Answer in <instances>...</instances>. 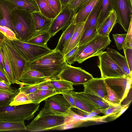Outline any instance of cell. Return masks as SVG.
<instances>
[{
    "label": "cell",
    "instance_id": "b9f144b4",
    "mask_svg": "<svg viewBox=\"0 0 132 132\" xmlns=\"http://www.w3.org/2000/svg\"><path fill=\"white\" fill-rule=\"evenodd\" d=\"M117 23V16L114 11L113 9L108 16L107 20L108 32L109 34Z\"/></svg>",
    "mask_w": 132,
    "mask_h": 132
},
{
    "label": "cell",
    "instance_id": "681fc988",
    "mask_svg": "<svg viewBox=\"0 0 132 132\" xmlns=\"http://www.w3.org/2000/svg\"><path fill=\"white\" fill-rule=\"evenodd\" d=\"M38 89L44 90H54V88L51 82L50 79L38 84Z\"/></svg>",
    "mask_w": 132,
    "mask_h": 132
},
{
    "label": "cell",
    "instance_id": "5bb4252c",
    "mask_svg": "<svg viewBox=\"0 0 132 132\" xmlns=\"http://www.w3.org/2000/svg\"><path fill=\"white\" fill-rule=\"evenodd\" d=\"M104 78H94L83 85V92L100 97L106 101L108 93L104 84Z\"/></svg>",
    "mask_w": 132,
    "mask_h": 132
},
{
    "label": "cell",
    "instance_id": "d6a6232c",
    "mask_svg": "<svg viewBox=\"0 0 132 132\" xmlns=\"http://www.w3.org/2000/svg\"><path fill=\"white\" fill-rule=\"evenodd\" d=\"M28 95L24 93L19 92L10 103V106H18L32 103Z\"/></svg>",
    "mask_w": 132,
    "mask_h": 132
},
{
    "label": "cell",
    "instance_id": "8fae6325",
    "mask_svg": "<svg viewBox=\"0 0 132 132\" xmlns=\"http://www.w3.org/2000/svg\"><path fill=\"white\" fill-rule=\"evenodd\" d=\"M76 13L75 10L69 8L67 4L62 7L60 12L53 19L48 30L51 37L73 23Z\"/></svg>",
    "mask_w": 132,
    "mask_h": 132
},
{
    "label": "cell",
    "instance_id": "f5cc1de1",
    "mask_svg": "<svg viewBox=\"0 0 132 132\" xmlns=\"http://www.w3.org/2000/svg\"><path fill=\"white\" fill-rule=\"evenodd\" d=\"M129 105L115 112L110 114L108 117H110L111 120H114L119 117L127 109Z\"/></svg>",
    "mask_w": 132,
    "mask_h": 132
},
{
    "label": "cell",
    "instance_id": "52a82bcc",
    "mask_svg": "<svg viewBox=\"0 0 132 132\" xmlns=\"http://www.w3.org/2000/svg\"><path fill=\"white\" fill-rule=\"evenodd\" d=\"M98 56L97 66L100 71L101 78L115 77L127 75L106 51H104Z\"/></svg>",
    "mask_w": 132,
    "mask_h": 132
},
{
    "label": "cell",
    "instance_id": "9c48e42d",
    "mask_svg": "<svg viewBox=\"0 0 132 132\" xmlns=\"http://www.w3.org/2000/svg\"><path fill=\"white\" fill-rule=\"evenodd\" d=\"M118 22L127 32L132 19V3L130 0H112Z\"/></svg>",
    "mask_w": 132,
    "mask_h": 132
},
{
    "label": "cell",
    "instance_id": "db71d44e",
    "mask_svg": "<svg viewBox=\"0 0 132 132\" xmlns=\"http://www.w3.org/2000/svg\"><path fill=\"white\" fill-rule=\"evenodd\" d=\"M0 81H3L10 86L11 84L4 70L0 67Z\"/></svg>",
    "mask_w": 132,
    "mask_h": 132
},
{
    "label": "cell",
    "instance_id": "7c38bea8",
    "mask_svg": "<svg viewBox=\"0 0 132 132\" xmlns=\"http://www.w3.org/2000/svg\"><path fill=\"white\" fill-rule=\"evenodd\" d=\"M44 101L45 104L42 109L46 112L66 117L69 110L71 108L70 104L62 94H54Z\"/></svg>",
    "mask_w": 132,
    "mask_h": 132
},
{
    "label": "cell",
    "instance_id": "74e56055",
    "mask_svg": "<svg viewBox=\"0 0 132 132\" xmlns=\"http://www.w3.org/2000/svg\"><path fill=\"white\" fill-rule=\"evenodd\" d=\"M84 122L82 121L77 120H68L64 123L54 127L51 130H64L76 128L80 126Z\"/></svg>",
    "mask_w": 132,
    "mask_h": 132
},
{
    "label": "cell",
    "instance_id": "836d02e7",
    "mask_svg": "<svg viewBox=\"0 0 132 132\" xmlns=\"http://www.w3.org/2000/svg\"><path fill=\"white\" fill-rule=\"evenodd\" d=\"M97 34V29L91 28L82 32L78 46L85 44L93 39Z\"/></svg>",
    "mask_w": 132,
    "mask_h": 132
},
{
    "label": "cell",
    "instance_id": "f907efd6",
    "mask_svg": "<svg viewBox=\"0 0 132 132\" xmlns=\"http://www.w3.org/2000/svg\"><path fill=\"white\" fill-rule=\"evenodd\" d=\"M62 94L70 104L71 108H77L73 97L70 93V91L63 92Z\"/></svg>",
    "mask_w": 132,
    "mask_h": 132
},
{
    "label": "cell",
    "instance_id": "484cf974",
    "mask_svg": "<svg viewBox=\"0 0 132 132\" xmlns=\"http://www.w3.org/2000/svg\"><path fill=\"white\" fill-rule=\"evenodd\" d=\"M19 8L24 10L30 13L39 11L35 0H9Z\"/></svg>",
    "mask_w": 132,
    "mask_h": 132
},
{
    "label": "cell",
    "instance_id": "ab89813d",
    "mask_svg": "<svg viewBox=\"0 0 132 132\" xmlns=\"http://www.w3.org/2000/svg\"><path fill=\"white\" fill-rule=\"evenodd\" d=\"M126 35L127 33L112 34L116 45L119 50L122 49Z\"/></svg>",
    "mask_w": 132,
    "mask_h": 132
},
{
    "label": "cell",
    "instance_id": "7a4b0ae2",
    "mask_svg": "<svg viewBox=\"0 0 132 132\" xmlns=\"http://www.w3.org/2000/svg\"><path fill=\"white\" fill-rule=\"evenodd\" d=\"M11 18L16 38L18 40L27 42L35 32L31 13L16 8L12 11Z\"/></svg>",
    "mask_w": 132,
    "mask_h": 132
},
{
    "label": "cell",
    "instance_id": "d590c367",
    "mask_svg": "<svg viewBox=\"0 0 132 132\" xmlns=\"http://www.w3.org/2000/svg\"><path fill=\"white\" fill-rule=\"evenodd\" d=\"M18 93H13L0 89V107L9 105Z\"/></svg>",
    "mask_w": 132,
    "mask_h": 132
},
{
    "label": "cell",
    "instance_id": "f546056e",
    "mask_svg": "<svg viewBox=\"0 0 132 132\" xmlns=\"http://www.w3.org/2000/svg\"><path fill=\"white\" fill-rule=\"evenodd\" d=\"M112 9V0H102L101 8L98 20L97 27L108 16Z\"/></svg>",
    "mask_w": 132,
    "mask_h": 132
},
{
    "label": "cell",
    "instance_id": "7dc6e473",
    "mask_svg": "<svg viewBox=\"0 0 132 132\" xmlns=\"http://www.w3.org/2000/svg\"><path fill=\"white\" fill-rule=\"evenodd\" d=\"M0 31L8 39L11 40H18L14 33L8 28L0 26Z\"/></svg>",
    "mask_w": 132,
    "mask_h": 132
},
{
    "label": "cell",
    "instance_id": "603a6c76",
    "mask_svg": "<svg viewBox=\"0 0 132 132\" xmlns=\"http://www.w3.org/2000/svg\"><path fill=\"white\" fill-rule=\"evenodd\" d=\"M102 0H100L94 7L85 23L83 32L91 28L97 29L98 20L100 12Z\"/></svg>",
    "mask_w": 132,
    "mask_h": 132
},
{
    "label": "cell",
    "instance_id": "e0dca14e",
    "mask_svg": "<svg viewBox=\"0 0 132 132\" xmlns=\"http://www.w3.org/2000/svg\"><path fill=\"white\" fill-rule=\"evenodd\" d=\"M70 92L93 105L96 108L104 109L109 106V104L102 98L95 95L84 92H76L71 90Z\"/></svg>",
    "mask_w": 132,
    "mask_h": 132
},
{
    "label": "cell",
    "instance_id": "e575fe53",
    "mask_svg": "<svg viewBox=\"0 0 132 132\" xmlns=\"http://www.w3.org/2000/svg\"><path fill=\"white\" fill-rule=\"evenodd\" d=\"M104 84L108 93L106 102L109 105H121V102L116 93L109 87L105 81Z\"/></svg>",
    "mask_w": 132,
    "mask_h": 132
},
{
    "label": "cell",
    "instance_id": "f35d334b",
    "mask_svg": "<svg viewBox=\"0 0 132 132\" xmlns=\"http://www.w3.org/2000/svg\"><path fill=\"white\" fill-rule=\"evenodd\" d=\"M38 84L31 85L22 82L18 88L19 92H23L28 95L32 93L38 89Z\"/></svg>",
    "mask_w": 132,
    "mask_h": 132
},
{
    "label": "cell",
    "instance_id": "680465c9",
    "mask_svg": "<svg viewBox=\"0 0 132 132\" xmlns=\"http://www.w3.org/2000/svg\"><path fill=\"white\" fill-rule=\"evenodd\" d=\"M90 0H84L79 5L78 7L76 10V12L79 9L81 8L87 2L89 1Z\"/></svg>",
    "mask_w": 132,
    "mask_h": 132
},
{
    "label": "cell",
    "instance_id": "bcb514c9",
    "mask_svg": "<svg viewBox=\"0 0 132 132\" xmlns=\"http://www.w3.org/2000/svg\"><path fill=\"white\" fill-rule=\"evenodd\" d=\"M108 17L97 29V34L103 36H108L109 35L107 24Z\"/></svg>",
    "mask_w": 132,
    "mask_h": 132
},
{
    "label": "cell",
    "instance_id": "9a60e30c",
    "mask_svg": "<svg viewBox=\"0 0 132 132\" xmlns=\"http://www.w3.org/2000/svg\"><path fill=\"white\" fill-rule=\"evenodd\" d=\"M16 8L17 6L9 0H0V26L8 28L14 33L11 17L12 11Z\"/></svg>",
    "mask_w": 132,
    "mask_h": 132
},
{
    "label": "cell",
    "instance_id": "277c9868",
    "mask_svg": "<svg viewBox=\"0 0 132 132\" xmlns=\"http://www.w3.org/2000/svg\"><path fill=\"white\" fill-rule=\"evenodd\" d=\"M111 42L109 36L104 37L97 34L89 42L78 46L75 61L81 63L90 57L98 56L104 52Z\"/></svg>",
    "mask_w": 132,
    "mask_h": 132
},
{
    "label": "cell",
    "instance_id": "d4e9b609",
    "mask_svg": "<svg viewBox=\"0 0 132 132\" xmlns=\"http://www.w3.org/2000/svg\"><path fill=\"white\" fill-rule=\"evenodd\" d=\"M26 130L24 121H0V132Z\"/></svg>",
    "mask_w": 132,
    "mask_h": 132
},
{
    "label": "cell",
    "instance_id": "ffe728a7",
    "mask_svg": "<svg viewBox=\"0 0 132 132\" xmlns=\"http://www.w3.org/2000/svg\"><path fill=\"white\" fill-rule=\"evenodd\" d=\"M2 49L4 56V68L11 84L20 85L22 82L16 80L12 66L9 57L7 47L4 40L2 44Z\"/></svg>",
    "mask_w": 132,
    "mask_h": 132
},
{
    "label": "cell",
    "instance_id": "6f0895ef",
    "mask_svg": "<svg viewBox=\"0 0 132 132\" xmlns=\"http://www.w3.org/2000/svg\"><path fill=\"white\" fill-rule=\"evenodd\" d=\"M2 44L0 45V67L4 69V56L2 47Z\"/></svg>",
    "mask_w": 132,
    "mask_h": 132
},
{
    "label": "cell",
    "instance_id": "5b68a950",
    "mask_svg": "<svg viewBox=\"0 0 132 132\" xmlns=\"http://www.w3.org/2000/svg\"><path fill=\"white\" fill-rule=\"evenodd\" d=\"M67 120L65 116L47 112L42 109L36 117L26 126V130L37 132L51 130L64 123Z\"/></svg>",
    "mask_w": 132,
    "mask_h": 132
},
{
    "label": "cell",
    "instance_id": "7402d4cb",
    "mask_svg": "<svg viewBox=\"0 0 132 132\" xmlns=\"http://www.w3.org/2000/svg\"><path fill=\"white\" fill-rule=\"evenodd\" d=\"M106 52L127 75L132 74V73L130 72L125 56L115 49L110 47L107 48Z\"/></svg>",
    "mask_w": 132,
    "mask_h": 132
},
{
    "label": "cell",
    "instance_id": "60d3db41",
    "mask_svg": "<svg viewBox=\"0 0 132 132\" xmlns=\"http://www.w3.org/2000/svg\"><path fill=\"white\" fill-rule=\"evenodd\" d=\"M130 103V102L129 101L127 104L123 105H109L107 108L100 109L101 113L103 114L105 116L110 115L123 108L129 105Z\"/></svg>",
    "mask_w": 132,
    "mask_h": 132
},
{
    "label": "cell",
    "instance_id": "4fadbf2b",
    "mask_svg": "<svg viewBox=\"0 0 132 132\" xmlns=\"http://www.w3.org/2000/svg\"><path fill=\"white\" fill-rule=\"evenodd\" d=\"M4 41L16 80L20 81L27 68V62L19 54L6 38Z\"/></svg>",
    "mask_w": 132,
    "mask_h": 132
},
{
    "label": "cell",
    "instance_id": "ac0fdd59",
    "mask_svg": "<svg viewBox=\"0 0 132 132\" xmlns=\"http://www.w3.org/2000/svg\"><path fill=\"white\" fill-rule=\"evenodd\" d=\"M100 0H90L78 10L74 16L73 23L77 24L86 21L92 11Z\"/></svg>",
    "mask_w": 132,
    "mask_h": 132
},
{
    "label": "cell",
    "instance_id": "8d00e7d4",
    "mask_svg": "<svg viewBox=\"0 0 132 132\" xmlns=\"http://www.w3.org/2000/svg\"><path fill=\"white\" fill-rule=\"evenodd\" d=\"M74 112L81 116L88 119L89 121H93L96 122H106L105 119L108 117L109 115H104L101 116L97 115L93 117L85 113L83 111L77 108H71Z\"/></svg>",
    "mask_w": 132,
    "mask_h": 132
},
{
    "label": "cell",
    "instance_id": "91938a15",
    "mask_svg": "<svg viewBox=\"0 0 132 132\" xmlns=\"http://www.w3.org/2000/svg\"><path fill=\"white\" fill-rule=\"evenodd\" d=\"M6 38V37L0 31V45Z\"/></svg>",
    "mask_w": 132,
    "mask_h": 132
},
{
    "label": "cell",
    "instance_id": "c3c4849f",
    "mask_svg": "<svg viewBox=\"0 0 132 132\" xmlns=\"http://www.w3.org/2000/svg\"><path fill=\"white\" fill-rule=\"evenodd\" d=\"M123 47L132 48V19L130 21Z\"/></svg>",
    "mask_w": 132,
    "mask_h": 132
},
{
    "label": "cell",
    "instance_id": "94428289",
    "mask_svg": "<svg viewBox=\"0 0 132 132\" xmlns=\"http://www.w3.org/2000/svg\"><path fill=\"white\" fill-rule=\"evenodd\" d=\"M62 6V7L66 5L70 0H60Z\"/></svg>",
    "mask_w": 132,
    "mask_h": 132
},
{
    "label": "cell",
    "instance_id": "ba28073f",
    "mask_svg": "<svg viewBox=\"0 0 132 132\" xmlns=\"http://www.w3.org/2000/svg\"><path fill=\"white\" fill-rule=\"evenodd\" d=\"M93 78L91 74L81 68L72 66L67 63L59 77V78L75 85H83Z\"/></svg>",
    "mask_w": 132,
    "mask_h": 132
},
{
    "label": "cell",
    "instance_id": "ee69618b",
    "mask_svg": "<svg viewBox=\"0 0 132 132\" xmlns=\"http://www.w3.org/2000/svg\"><path fill=\"white\" fill-rule=\"evenodd\" d=\"M49 5L57 15L61 12L62 6L60 0H46Z\"/></svg>",
    "mask_w": 132,
    "mask_h": 132
},
{
    "label": "cell",
    "instance_id": "6125c7cd",
    "mask_svg": "<svg viewBox=\"0 0 132 132\" xmlns=\"http://www.w3.org/2000/svg\"><path fill=\"white\" fill-rule=\"evenodd\" d=\"M130 1L132 3V0H130Z\"/></svg>",
    "mask_w": 132,
    "mask_h": 132
},
{
    "label": "cell",
    "instance_id": "4316f807",
    "mask_svg": "<svg viewBox=\"0 0 132 132\" xmlns=\"http://www.w3.org/2000/svg\"><path fill=\"white\" fill-rule=\"evenodd\" d=\"M54 90L57 93H60L73 90L74 88L72 84L66 80L59 78L50 79Z\"/></svg>",
    "mask_w": 132,
    "mask_h": 132
},
{
    "label": "cell",
    "instance_id": "30bf717a",
    "mask_svg": "<svg viewBox=\"0 0 132 132\" xmlns=\"http://www.w3.org/2000/svg\"><path fill=\"white\" fill-rule=\"evenodd\" d=\"M104 80L109 87L116 93L121 102L127 97L131 87L132 75L105 78Z\"/></svg>",
    "mask_w": 132,
    "mask_h": 132
},
{
    "label": "cell",
    "instance_id": "8992f818",
    "mask_svg": "<svg viewBox=\"0 0 132 132\" xmlns=\"http://www.w3.org/2000/svg\"><path fill=\"white\" fill-rule=\"evenodd\" d=\"M10 40L15 49L27 62L34 61L53 50L47 45L41 46L19 40Z\"/></svg>",
    "mask_w": 132,
    "mask_h": 132
},
{
    "label": "cell",
    "instance_id": "cb8c5ba5",
    "mask_svg": "<svg viewBox=\"0 0 132 132\" xmlns=\"http://www.w3.org/2000/svg\"><path fill=\"white\" fill-rule=\"evenodd\" d=\"M85 21L76 24L74 31L64 54V55L75 47L78 46V44L83 32Z\"/></svg>",
    "mask_w": 132,
    "mask_h": 132
},
{
    "label": "cell",
    "instance_id": "83f0119b",
    "mask_svg": "<svg viewBox=\"0 0 132 132\" xmlns=\"http://www.w3.org/2000/svg\"><path fill=\"white\" fill-rule=\"evenodd\" d=\"M56 94L58 93L54 90L38 89L28 95L32 103L39 104L49 97Z\"/></svg>",
    "mask_w": 132,
    "mask_h": 132
},
{
    "label": "cell",
    "instance_id": "816d5d0a",
    "mask_svg": "<svg viewBox=\"0 0 132 132\" xmlns=\"http://www.w3.org/2000/svg\"><path fill=\"white\" fill-rule=\"evenodd\" d=\"M0 89L6 91L13 93H18V89L15 87H12L6 84L3 81H0Z\"/></svg>",
    "mask_w": 132,
    "mask_h": 132
},
{
    "label": "cell",
    "instance_id": "f1b7e54d",
    "mask_svg": "<svg viewBox=\"0 0 132 132\" xmlns=\"http://www.w3.org/2000/svg\"><path fill=\"white\" fill-rule=\"evenodd\" d=\"M51 37L48 31L35 32L27 42L39 46H46Z\"/></svg>",
    "mask_w": 132,
    "mask_h": 132
},
{
    "label": "cell",
    "instance_id": "6da1fadb",
    "mask_svg": "<svg viewBox=\"0 0 132 132\" xmlns=\"http://www.w3.org/2000/svg\"><path fill=\"white\" fill-rule=\"evenodd\" d=\"M67 63L64 54L54 49L34 61L27 62V67L40 72L47 78H59Z\"/></svg>",
    "mask_w": 132,
    "mask_h": 132
},
{
    "label": "cell",
    "instance_id": "d6986e66",
    "mask_svg": "<svg viewBox=\"0 0 132 132\" xmlns=\"http://www.w3.org/2000/svg\"><path fill=\"white\" fill-rule=\"evenodd\" d=\"M76 26V24L72 23L67 27L60 38L55 50L60 51L64 54Z\"/></svg>",
    "mask_w": 132,
    "mask_h": 132
},
{
    "label": "cell",
    "instance_id": "4dcf8cb0",
    "mask_svg": "<svg viewBox=\"0 0 132 132\" xmlns=\"http://www.w3.org/2000/svg\"><path fill=\"white\" fill-rule=\"evenodd\" d=\"M41 13L47 18L53 19L57 16L46 0H35Z\"/></svg>",
    "mask_w": 132,
    "mask_h": 132
},
{
    "label": "cell",
    "instance_id": "7bdbcfd3",
    "mask_svg": "<svg viewBox=\"0 0 132 132\" xmlns=\"http://www.w3.org/2000/svg\"><path fill=\"white\" fill-rule=\"evenodd\" d=\"M78 49V46H76L64 55L65 59L67 63L70 65L74 63Z\"/></svg>",
    "mask_w": 132,
    "mask_h": 132
},
{
    "label": "cell",
    "instance_id": "1f68e13d",
    "mask_svg": "<svg viewBox=\"0 0 132 132\" xmlns=\"http://www.w3.org/2000/svg\"><path fill=\"white\" fill-rule=\"evenodd\" d=\"M70 93L73 97L76 106L77 108L86 112H90L95 109L96 108L93 105L80 98Z\"/></svg>",
    "mask_w": 132,
    "mask_h": 132
},
{
    "label": "cell",
    "instance_id": "9f6ffc18",
    "mask_svg": "<svg viewBox=\"0 0 132 132\" xmlns=\"http://www.w3.org/2000/svg\"><path fill=\"white\" fill-rule=\"evenodd\" d=\"M84 113L90 116L95 117L97 116L101 113L100 109L96 108L90 112H87L84 111Z\"/></svg>",
    "mask_w": 132,
    "mask_h": 132
},
{
    "label": "cell",
    "instance_id": "11a10c76",
    "mask_svg": "<svg viewBox=\"0 0 132 132\" xmlns=\"http://www.w3.org/2000/svg\"><path fill=\"white\" fill-rule=\"evenodd\" d=\"M84 0H70L67 4L70 9L75 10H76Z\"/></svg>",
    "mask_w": 132,
    "mask_h": 132
},
{
    "label": "cell",
    "instance_id": "f6af8a7d",
    "mask_svg": "<svg viewBox=\"0 0 132 132\" xmlns=\"http://www.w3.org/2000/svg\"><path fill=\"white\" fill-rule=\"evenodd\" d=\"M130 72L132 73V48L123 47V49Z\"/></svg>",
    "mask_w": 132,
    "mask_h": 132
},
{
    "label": "cell",
    "instance_id": "3957f363",
    "mask_svg": "<svg viewBox=\"0 0 132 132\" xmlns=\"http://www.w3.org/2000/svg\"><path fill=\"white\" fill-rule=\"evenodd\" d=\"M39 104L31 103L18 106L0 107V121H24L32 119Z\"/></svg>",
    "mask_w": 132,
    "mask_h": 132
},
{
    "label": "cell",
    "instance_id": "44dd1931",
    "mask_svg": "<svg viewBox=\"0 0 132 132\" xmlns=\"http://www.w3.org/2000/svg\"><path fill=\"white\" fill-rule=\"evenodd\" d=\"M35 25V32L48 31L53 19L45 17L40 11L31 13Z\"/></svg>",
    "mask_w": 132,
    "mask_h": 132
},
{
    "label": "cell",
    "instance_id": "2e32d148",
    "mask_svg": "<svg viewBox=\"0 0 132 132\" xmlns=\"http://www.w3.org/2000/svg\"><path fill=\"white\" fill-rule=\"evenodd\" d=\"M48 79L40 72L27 67L20 81L29 84H38Z\"/></svg>",
    "mask_w": 132,
    "mask_h": 132
}]
</instances>
